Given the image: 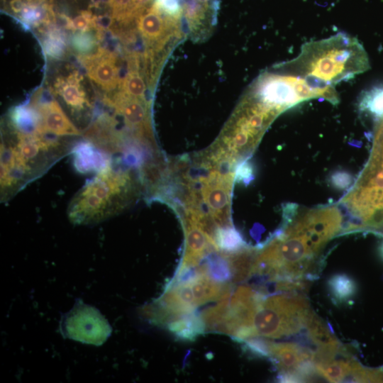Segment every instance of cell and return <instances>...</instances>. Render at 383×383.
<instances>
[{"label":"cell","instance_id":"44dd1931","mask_svg":"<svg viewBox=\"0 0 383 383\" xmlns=\"http://www.w3.org/2000/svg\"><path fill=\"white\" fill-rule=\"evenodd\" d=\"M121 91L125 94L145 101L146 85L139 72L131 67L126 76L120 82Z\"/></svg>","mask_w":383,"mask_h":383},{"label":"cell","instance_id":"5bb4252c","mask_svg":"<svg viewBox=\"0 0 383 383\" xmlns=\"http://www.w3.org/2000/svg\"><path fill=\"white\" fill-rule=\"evenodd\" d=\"M72 152L76 169L83 173L99 172L112 159L89 141L76 144Z\"/></svg>","mask_w":383,"mask_h":383},{"label":"cell","instance_id":"277c9868","mask_svg":"<svg viewBox=\"0 0 383 383\" xmlns=\"http://www.w3.org/2000/svg\"><path fill=\"white\" fill-rule=\"evenodd\" d=\"M311 309L299 294L272 295L263 299L253 317L251 338H278L306 328Z\"/></svg>","mask_w":383,"mask_h":383},{"label":"cell","instance_id":"484cf974","mask_svg":"<svg viewBox=\"0 0 383 383\" xmlns=\"http://www.w3.org/2000/svg\"><path fill=\"white\" fill-rule=\"evenodd\" d=\"M152 6L165 16L176 20H180L183 13L179 0H154Z\"/></svg>","mask_w":383,"mask_h":383},{"label":"cell","instance_id":"ba28073f","mask_svg":"<svg viewBox=\"0 0 383 383\" xmlns=\"http://www.w3.org/2000/svg\"><path fill=\"white\" fill-rule=\"evenodd\" d=\"M234 176H222L218 173L211 174L202 195L213 220L218 228L230 226L229 204L231 187Z\"/></svg>","mask_w":383,"mask_h":383},{"label":"cell","instance_id":"4316f807","mask_svg":"<svg viewBox=\"0 0 383 383\" xmlns=\"http://www.w3.org/2000/svg\"><path fill=\"white\" fill-rule=\"evenodd\" d=\"M93 17L89 11H82L81 14L71 20L69 29L77 31H89L93 28Z\"/></svg>","mask_w":383,"mask_h":383},{"label":"cell","instance_id":"3957f363","mask_svg":"<svg viewBox=\"0 0 383 383\" xmlns=\"http://www.w3.org/2000/svg\"><path fill=\"white\" fill-rule=\"evenodd\" d=\"M121 158L111 159L76 193L67 215L77 224L99 222L124 209L135 196L137 182Z\"/></svg>","mask_w":383,"mask_h":383},{"label":"cell","instance_id":"9c48e42d","mask_svg":"<svg viewBox=\"0 0 383 383\" xmlns=\"http://www.w3.org/2000/svg\"><path fill=\"white\" fill-rule=\"evenodd\" d=\"M29 104L38 111L41 129L44 133L59 137L77 136L81 134L80 131L71 121L55 99L43 101L38 91Z\"/></svg>","mask_w":383,"mask_h":383},{"label":"cell","instance_id":"d6986e66","mask_svg":"<svg viewBox=\"0 0 383 383\" xmlns=\"http://www.w3.org/2000/svg\"><path fill=\"white\" fill-rule=\"evenodd\" d=\"M215 243L217 250L223 253L235 252L245 246L240 234L232 226L218 228Z\"/></svg>","mask_w":383,"mask_h":383},{"label":"cell","instance_id":"9a60e30c","mask_svg":"<svg viewBox=\"0 0 383 383\" xmlns=\"http://www.w3.org/2000/svg\"><path fill=\"white\" fill-rule=\"evenodd\" d=\"M258 252L259 250L246 245L235 252H222L229 264L233 281L242 282L254 274Z\"/></svg>","mask_w":383,"mask_h":383},{"label":"cell","instance_id":"f1b7e54d","mask_svg":"<svg viewBox=\"0 0 383 383\" xmlns=\"http://www.w3.org/2000/svg\"><path fill=\"white\" fill-rule=\"evenodd\" d=\"M333 185L338 189H345L352 182V177L344 171H337L331 177Z\"/></svg>","mask_w":383,"mask_h":383},{"label":"cell","instance_id":"d4e9b609","mask_svg":"<svg viewBox=\"0 0 383 383\" xmlns=\"http://www.w3.org/2000/svg\"><path fill=\"white\" fill-rule=\"evenodd\" d=\"M207 3L201 1H188L182 4L183 13L190 26L196 27L201 24L208 10Z\"/></svg>","mask_w":383,"mask_h":383},{"label":"cell","instance_id":"8992f818","mask_svg":"<svg viewBox=\"0 0 383 383\" xmlns=\"http://www.w3.org/2000/svg\"><path fill=\"white\" fill-rule=\"evenodd\" d=\"M63 326L67 337L96 345L101 344L111 332L110 326L101 313L84 304L76 305L65 316Z\"/></svg>","mask_w":383,"mask_h":383},{"label":"cell","instance_id":"6da1fadb","mask_svg":"<svg viewBox=\"0 0 383 383\" xmlns=\"http://www.w3.org/2000/svg\"><path fill=\"white\" fill-rule=\"evenodd\" d=\"M10 126L11 136L1 142V201L6 202L45 174L72 151L75 145L38 131L24 132Z\"/></svg>","mask_w":383,"mask_h":383},{"label":"cell","instance_id":"e0dca14e","mask_svg":"<svg viewBox=\"0 0 383 383\" xmlns=\"http://www.w3.org/2000/svg\"><path fill=\"white\" fill-rule=\"evenodd\" d=\"M168 328L179 338L186 340H194L206 331L201 316L194 312L172 321L168 323Z\"/></svg>","mask_w":383,"mask_h":383},{"label":"cell","instance_id":"4fadbf2b","mask_svg":"<svg viewBox=\"0 0 383 383\" xmlns=\"http://www.w3.org/2000/svg\"><path fill=\"white\" fill-rule=\"evenodd\" d=\"M81 80L82 76L78 72H73L65 79L58 78L55 84V91L74 114H79L91 107L80 85Z\"/></svg>","mask_w":383,"mask_h":383},{"label":"cell","instance_id":"ac0fdd59","mask_svg":"<svg viewBox=\"0 0 383 383\" xmlns=\"http://www.w3.org/2000/svg\"><path fill=\"white\" fill-rule=\"evenodd\" d=\"M358 109L377 119L383 118V85L364 91L359 98Z\"/></svg>","mask_w":383,"mask_h":383},{"label":"cell","instance_id":"30bf717a","mask_svg":"<svg viewBox=\"0 0 383 383\" xmlns=\"http://www.w3.org/2000/svg\"><path fill=\"white\" fill-rule=\"evenodd\" d=\"M88 77L106 91L114 90L120 84L119 71L114 54L99 48L92 54L79 57Z\"/></svg>","mask_w":383,"mask_h":383},{"label":"cell","instance_id":"7a4b0ae2","mask_svg":"<svg viewBox=\"0 0 383 383\" xmlns=\"http://www.w3.org/2000/svg\"><path fill=\"white\" fill-rule=\"evenodd\" d=\"M280 72L307 79L321 87H334L370 68L363 45L355 37L339 32L302 45L299 55L277 66Z\"/></svg>","mask_w":383,"mask_h":383},{"label":"cell","instance_id":"52a82bcc","mask_svg":"<svg viewBox=\"0 0 383 383\" xmlns=\"http://www.w3.org/2000/svg\"><path fill=\"white\" fill-rule=\"evenodd\" d=\"M116 114L122 116L126 126L134 132L135 139L155 149L152 133L149 105L147 101L131 96L122 91L106 99Z\"/></svg>","mask_w":383,"mask_h":383},{"label":"cell","instance_id":"2e32d148","mask_svg":"<svg viewBox=\"0 0 383 383\" xmlns=\"http://www.w3.org/2000/svg\"><path fill=\"white\" fill-rule=\"evenodd\" d=\"M306 329L309 338L317 348L339 349L342 347L328 327L313 311L308 318Z\"/></svg>","mask_w":383,"mask_h":383},{"label":"cell","instance_id":"ffe728a7","mask_svg":"<svg viewBox=\"0 0 383 383\" xmlns=\"http://www.w3.org/2000/svg\"><path fill=\"white\" fill-rule=\"evenodd\" d=\"M328 286L334 298L339 301L350 299L357 289L354 280L344 274L333 276L328 281Z\"/></svg>","mask_w":383,"mask_h":383},{"label":"cell","instance_id":"603a6c76","mask_svg":"<svg viewBox=\"0 0 383 383\" xmlns=\"http://www.w3.org/2000/svg\"><path fill=\"white\" fill-rule=\"evenodd\" d=\"M206 265L208 274L215 281L224 282L232 278L229 264L223 255L209 257Z\"/></svg>","mask_w":383,"mask_h":383},{"label":"cell","instance_id":"cb8c5ba5","mask_svg":"<svg viewBox=\"0 0 383 383\" xmlns=\"http://www.w3.org/2000/svg\"><path fill=\"white\" fill-rule=\"evenodd\" d=\"M72 48L81 55L92 54L97 46V37L89 31H77L71 37Z\"/></svg>","mask_w":383,"mask_h":383},{"label":"cell","instance_id":"7c38bea8","mask_svg":"<svg viewBox=\"0 0 383 383\" xmlns=\"http://www.w3.org/2000/svg\"><path fill=\"white\" fill-rule=\"evenodd\" d=\"M137 28L149 45H161L168 37V32L177 28L179 20L165 16L152 5L137 18Z\"/></svg>","mask_w":383,"mask_h":383},{"label":"cell","instance_id":"83f0119b","mask_svg":"<svg viewBox=\"0 0 383 383\" xmlns=\"http://www.w3.org/2000/svg\"><path fill=\"white\" fill-rule=\"evenodd\" d=\"M252 178L253 167L251 163L245 160L237 166L234 173V179L235 181L248 184Z\"/></svg>","mask_w":383,"mask_h":383},{"label":"cell","instance_id":"7402d4cb","mask_svg":"<svg viewBox=\"0 0 383 383\" xmlns=\"http://www.w3.org/2000/svg\"><path fill=\"white\" fill-rule=\"evenodd\" d=\"M43 48L45 53L50 57L61 59L66 50L65 37L60 30L50 29L43 40Z\"/></svg>","mask_w":383,"mask_h":383},{"label":"cell","instance_id":"8fae6325","mask_svg":"<svg viewBox=\"0 0 383 383\" xmlns=\"http://www.w3.org/2000/svg\"><path fill=\"white\" fill-rule=\"evenodd\" d=\"M184 226L185 233L184 253L174 278L196 266L204 256L210 251L209 247H214L208 235L194 222L187 218L184 221Z\"/></svg>","mask_w":383,"mask_h":383},{"label":"cell","instance_id":"5b68a950","mask_svg":"<svg viewBox=\"0 0 383 383\" xmlns=\"http://www.w3.org/2000/svg\"><path fill=\"white\" fill-rule=\"evenodd\" d=\"M251 92L282 112L312 99H323L333 104L339 102L334 87L318 86L302 77L280 72L262 74L254 83Z\"/></svg>","mask_w":383,"mask_h":383}]
</instances>
